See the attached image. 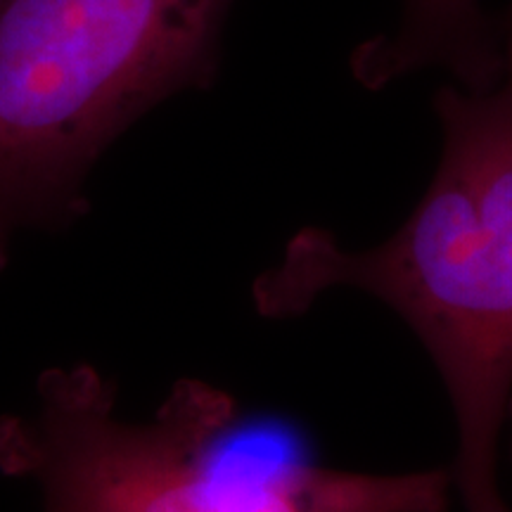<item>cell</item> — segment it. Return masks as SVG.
Returning <instances> with one entry per match:
<instances>
[{
    "label": "cell",
    "mask_w": 512,
    "mask_h": 512,
    "mask_svg": "<svg viewBox=\"0 0 512 512\" xmlns=\"http://www.w3.org/2000/svg\"><path fill=\"white\" fill-rule=\"evenodd\" d=\"M489 91L434 93L441 157L406 221L380 245L347 249L309 226L254 280L264 318H294L332 290L387 304L439 370L456 415L453 489L465 512H512L498 446L512 396V48Z\"/></svg>",
    "instance_id": "1"
},
{
    "label": "cell",
    "mask_w": 512,
    "mask_h": 512,
    "mask_svg": "<svg viewBox=\"0 0 512 512\" xmlns=\"http://www.w3.org/2000/svg\"><path fill=\"white\" fill-rule=\"evenodd\" d=\"M505 41H503V46H508V48H512V8H510V12H508V17H505Z\"/></svg>",
    "instance_id": "5"
},
{
    "label": "cell",
    "mask_w": 512,
    "mask_h": 512,
    "mask_svg": "<svg viewBox=\"0 0 512 512\" xmlns=\"http://www.w3.org/2000/svg\"><path fill=\"white\" fill-rule=\"evenodd\" d=\"M0 3H3V0H0Z\"/></svg>",
    "instance_id": "7"
},
{
    "label": "cell",
    "mask_w": 512,
    "mask_h": 512,
    "mask_svg": "<svg viewBox=\"0 0 512 512\" xmlns=\"http://www.w3.org/2000/svg\"><path fill=\"white\" fill-rule=\"evenodd\" d=\"M233 0L0 3V271L17 228L62 230L128 126L219 76Z\"/></svg>",
    "instance_id": "3"
},
{
    "label": "cell",
    "mask_w": 512,
    "mask_h": 512,
    "mask_svg": "<svg viewBox=\"0 0 512 512\" xmlns=\"http://www.w3.org/2000/svg\"><path fill=\"white\" fill-rule=\"evenodd\" d=\"M349 64L368 91L422 69H444L465 91H489L505 69L503 46L479 0H403L396 27L363 41Z\"/></svg>",
    "instance_id": "4"
},
{
    "label": "cell",
    "mask_w": 512,
    "mask_h": 512,
    "mask_svg": "<svg viewBox=\"0 0 512 512\" xmlns=\"http://www.w3.org/2000/svg\"><path fill=\"white\" fill-rule=\"evenodd\" d=\"M508 418L512 420V396H510V406H508Z\"/></svg>",
    "instance_id": "6"
},
{
    "label": "cell",
    "mask_w": 512,
    "mask_h": 512,
    "mask_svg": "<svg viewBox=\"0 0 512 512\" xmlns=\"http://www.w3.org/2000/svg\"><path fill=\"white\" fill-rule=\"evenodd\" d=\"M36 418H0V470L36 477L46 512H448L451 467L373 475L318 465L256 432L228 392L171 387L155 418H117V384L48 370Z\"/></svg>",
    "instance_id": "2"
}]
</instances>
